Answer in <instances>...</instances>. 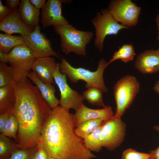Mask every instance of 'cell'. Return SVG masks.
<instances>
[{"instance_id":"cell-1","label":"cell","mask_w":159,"mask_h":159,"mask_svg":"<svg viewBox=\"0 0 159 159\" xmlns=\"http://www.w3.org/2000/svg\"><path fill=\"white\" fill-rule=\"evenodd\" d=\"M12 86L16 101L11 113L17 121V148L27 149L37 147L42 132L52 108L42 97L37 87L27 78Z\"/></svg>"},{"instance_id":"cell-2","label":"cell","mask_w":159,"mask_h":159,"mask_svg":"<svg viewBox=\"0 0 159 159\" xmlns=\"http://www.w3.org/2000/svg\"><path fill=\"white\" fill-rule=\"evenodd\" d=\"M74 114L60 105L52 109L43 127L38 146L50 157L58 159H92L96 157L76 133Z\"/></svg>"},{"instance_id":"cell-3","label":"cell","mask_w":159,"mask_h":159,"mask_svg":"<svg viewBox=\"0 0 159 159\" xmlns=\"http://www.w3.org/2000/svg\"><path fill=\"white\" fill-rule=\"evenodd\" d=\"M61 59V62L59 63L60 71L67 76L72 83L76 84L79 80H82L85 82V86L87 89L96 87L101 89L103 92H108L103 79L104 72L107 66L106 60L100 59L97 70L92 72L83 68L74 67L64 58Z\"/></svg>"},{"instance_id":"cell-4","label":"cell","mask_w":159,"mask_h":159,"mask_svg":"<svg viewBox=\"0 0 159 159\" xmlns=\"http://www.w3.org/2000/svg\"><path fill=\"white\" fill-rule=\"evenodd\" d=\"M55 32L60 36L61 48L66 54L71 52L86 56V46L91 41L93 33L80 31L69 23L54 26Z\"/></svg>"},{"instance_id":"cell-5","label":"cell","mask_w":159,"mask_h":159,"mask_svg":"<svg viewBox=\"0 0 159 159\" xmlns=\"http://www.w3.org/2000/svg\"><path fill=\"white\" fill-rule=\"evenodd\" d=\"M139 89L138 80L131 75H127L117 82L113 88L116 105L115 115L121 117L132 104Z\"/></svg>"},{"instance_id":"cell-6","label":"cell","mask_w":159,"mask_h":159,"mask_svg":"<svg viewBox=\"0 0 159 159\" xmlns=\"http://www.w3.org/2000/svg\"><path fill=\"white\" fill-rule=\"evenodd\" d=\"M9 63L13 69L15 80L20 82L28 78L33 65L37 58L25 44L17 46L8 53Z\"/></svg>"},{"instance_id":"cell-7","label":"cell","mask_w":159,"mask_h":159,"mask_svg":"<svg viewBox=\"0 0 159 159\" xmlns=\"http://www.w3.org/2000/svg\"><path fill=\"white\" fill-rule=\"evenodd\" d=\"M91 22L95 29V46L100 52L102 51L104 40L107 36L116 35L120 30L127 28L119 23L106 9L97 13Z\"/></svg>"},{"instance_id":"cell-8","label":"cell","mask_w":159,"mask_h":159,"mask_svg":"<svg viewBox=\"0 0 159 159\" xmlns=\"http://www.w3.org/2000/svg\"><path fill=\"white\" fill-rule=\"evenodd\" d=\"M126 125L121 117L115 115L109 120L104 121L101 131L100 139L102 147L113 151L124 140Z\"/></svg>"},{"instance_id":"cell-9","label":"cell","mask_w":159,"mask_h":159,"mask_svg":"<svg viewBox=\"0 0 159 159\" xmlns=\"http://www.w3.org/2000/svg\"><path fill=\"white\" fill-rule=\"evenodd\" d=\"M141 9L131 0H113L107 9L118 22L128 28L137 24Z\"/></svg>"},{"instance_id":"cell-10","label":"cell","mask_w":159,"mask_h":159,"mask_svg":"<svg viewBox=\"0 0 159 159\" xmlns=\"http://www.w3.org/2000/svg\"><path fill=\"white\" fill-rule=\"evenodd\" d=\"M54 82L60 92V106L68 111L71 109L75 110L84 100L82 95L73 90L68 85L67 75L60 71L59 63L54 72Z\"/></svg>"},{"instance_id":"cell-11","label":"cell","mask_w":159,"mask_h":159,"mask_svg":"<svg viewBox=\"0 0 159 159\" xmlns=\"http://www.w3.org/2000/svg\"><path fill=\"white\" fill-rule=\"evenodd\" d=\"M39 25L31 32L23 36L25 44L37 56V58L54 56L59 58L52 48L50 40L40 31Z\"/></svg>"},{"instance_id":"cell-12","label":"cell","mask_w":159,"mask_h":159,"mask_svg":"<svg viewBox=\"0 0 159 159\" xmlns=\"http://www.w3.org/2000/svg\"><path fill=\"white\" fill-rule=\"evenodd\" d=\"M70 0H48L42 9L41 22L42 27L66 24L69 23L62 13V3H69Z\"/></svg>"},{"instance_id":"cell-13","label":"cell","mask_w":159,"mask_h":159,"mask_svg":"<svg viewBox=\"0 0 159 159\" xmlns=\"http://www.w3.org/2000/svg\"><path fill=\"white\" fill-rule=\"evenodd\" d=\"M75 111L74 123L76 128L81 123L87 120L100 118L105 121L114 115L112 107L110 106H106L101 109H94L87 107L83 102L80 105Z\"/></svg>"},{"instance_id":"cell-14","label":"cell","mask_w":159,"mask_h":159,"mask_svg":"<svg viewBox=\"0 0 159 159\" xmlns=\"http://www.w3.org/2000/svg\"><path fill=\"white\" fill-rule=\"evenodd\" d=\"M34 28L28 26L23 22L17 9L11 11L0 21V30L8 34L19 33L23 37L32 32Z\"/></svg>"},{"instance_id":"cell-15","label":"cell","mask_w":159,"mask_h":159,"mask_svg":"<svg viewBox=\"0 0 159 159\" xmlns=\"http://www.w3.org/2000/svg\"><path fill=\"white\" fill-rule=\"evenodd\" d=\"M58 64L51 57L38 58L34 62L32 70L42 82L54 84V74Z\"/></svg>"},{"instance_id":"cell-16","label":"cell","mask_w":159,"mask_h":159,"mask_svg":"<svg viewBox=\"0 0 159 159\" xmlns=\"http://www.w3.org/2000/svg\"><path fill=\"white\" fill-rule=\"evenodd\" d=\"M135 66L143 74H152L159 71V48L144 51L139 54Z\"/></svg>"},{"instance_id":"cell-17","label":"cell","mask_w":159,"mask_h":159,"mask_svg":"<svg viewBox=\"0 0 159 159\" xmlns=\"http://www.w3.org/2000/svg\"><path fill=\"white\" fill-rule=\"evenodd\" d=\"M27 77L37 87L43 98L52 109L59 106V100L55 95L56 90L52 84L42 82L33 71L29 73Z\"/></svg>"},{"instance_id":"cell-18","label":"cell","mask_w":159,"mask_h":159,"mask_svg":"<svg viewBox=\"0 0 159 159\" xmlns=\"http://www.w3.org/2000/svg\"><path fill=\"white\" fill-rule=\"evenodd\" d=\"M18 10L21 19L26 26L34 28L39 25V10L36 8L29 0H21Z\"/></svg>"},{"instance_id":"cell-19","label":"cell","mask_w":159,"mask_h":159,"mask_svg":"<svg viewBox=\"0 0 159 159\" xmlns=\"http://www.w3.org/2000/svg\"><path fill=\"white\" fill-rule=\"evenodd\" d=\"M16 97L12 85L0 88V114L11 112L14 107Z\"/></svg>"},{"instance_id":"cell-20","label":"cell","mask_w":159,"mask_h":159,"mask_svg":"<svg viewBox=\"0 0 159 159\" xmlns=\"http://www.w3.org/2000/svg\"><path fill=\"white\" fill-rule=\"evenodd\" d=\"M24 44V38L22 36L0 34V50L8 54L16 47Z\"/></svg>"},{"instance_id":"cell-21","label":"cell","mask_w":159,"mask_h":159,"mask_svg":"<svg viewBox=\"0 0 159 159\" xmlns=\"http://www.w3.org/2000/svg\"><path fill=\"white\" fill-rule=\"evenodd\" d=\"M104 121L100 118L84 121L76 128V133L79 137L83 139L101 125Z\"/></svg>"},{"instance_id":"cell-22","label":"cell","mask_w":159,"mask_h":159,"mask_svg":"<svg viewBox=\"0 0 159 159\" xmlns=\"http://www.w3.org/2000/svg\"><path fill=\"white\" fill-rule=\"evenodd\" d=\"M136 55L134 49L131 44H125L115 51L112 58L107 63V66L112 62L120 59L125 62L132 61Z\"/></svg>"},{"instance_id":"cell-23","label":"cell","mask_w":159,"mask_h":159,"mask_svg":"<svg viewBox=\"0 0 159 159\" xmlns=\"http://www.w3.org/2000/svg\"><path fill=\"white\" fill-rule=\"evenodd\" d=\"M102 124L92 133L83 139L85 147L91 152L99 153L102 147L100 139Z\"/></svg>"},{"instance_id":"cell-24","label":"cell","mask_w":159,"mask_h":159,"mask_svg":"<svg viewBox=\"0 0 159 159\" xmlns=\"http://www.w3.org/2000/svg\"><path fill=\"white\" fill-rule=\"evenodd\" d=\"M102 90L96 87L89 88L83 91L82 95L84 100H86L92 105L106 107L103 102L102 98Z\"/></svg>"},{"instance_id":"cell-25","label":"cell","mask_w":159,"mask_h":159,"mask_svg":"<svg viewBox=\"0 0 159 159\" xmlns=\"http://www.w3.org/2000/svg\"><path fill=\"white\" fill-rule=\"evenodd\" d=\"M15 81L14 71L6 64L0 63V88L12 85Z\"/></svg>"},{"instance_id":"cell-26","label":"cell","mask_w":159,"mask_h":159,"mask_svg":"<svg viewBox=\"0 0 159 159\" xmlns=\"http://www.w3.org/2000/svg\"><path fill=\"white\" fill-rule=\"evenodd\" d=\"M17 148L16 144L12 143L8 137L0 134V159L8 157Z\"/></svg>"},{"instance_id":"cell-27","label":"cell","mask_w":159,"mask_h":159,"mask_svg":"<svg viewBox=\"0 0 159 159\" xmlns=\"http://www.w3.org/2000/svg\"><path fill=\"white\" fill-rule=\"evenodd\" d=\"M37 147L27 149L17 148L9 156L3 159H32Z\"/></svg>"},{"instance_id":"cell-28","label":"cell","mask_w":159,"mask_h":159,"mask_svg":"<svg viewBox=\"0 0 159 159\" xmlns=\"http://www.w3.org/2000/svg\"><path fill=\"white\" fill-rule=\"evenodd\" d=\"M120 159H152L150 153L138 152L132 149L124 151Z\"/></svg>"},{"instance_id":"cell-29","label":"cell","mask_w":159,"mask_h":159,"mask_svg":"<svg viewBox=\"0 0 159 159\" xmlns=\"http://www.w3.org/2000/svg\"><path fill=\"white\" fill-rule=\"evenodd\" d=\"M10 117L11 120L10 138H12L16 140L19 130L18 123L16 118L11 112Z\"/></svg>"},{"instance_id":"cell-30","label":"cell","mask_w":159,"mask_h":159,"mask_svg":"<svg viewBox=\"0 0 159 159\" xmlns=\"http://www.w3.org/2000/svg\"><path fill=\"white\" fill-rule=\"evenodd\" d=\"M49 157L47 151L43 147L38 146L32 159H49Z\"/></svg>"},{"instance_id":"cell-31","label":"cell","mask_w":159,"mask_h":159,"mask_svg":"<svg viewBox=\"0 0 159 159\" xmlns=\"http://www.w3.org/2000/svg\"><path fill=\"white\" fill-rule=\"evenodd\" d=\"M11 112H6L0 114V133H1L6 121L9 118Z\"/></svg>"},{"instance_id":"cell-32","label":"cell","mask_w":159,"mask_h":159,"mask_svg":"<svg viewBox=\"0 0 159 159\" xmlns=\"http://www.w3.org/2000/svg\"><path fill=\"white\" fill-rule=\"evenodd\" d=\"M11 11L7 6L3 5L0 0V21L4 19Z\"/></svg>"},{"instance_id":"cell-33","label":"cell","mask_w":159,"mask_h":159,"mask_svg":"<svg viewBox=\"0 0 159 159\" xmlns=\"http://www.w3.org/2000/svg\"><path fill=\"white\" fill-rule=\"evenodd\" d=\"M19 0H6V3L11 11L17 9V7L20 4Z\"/></svg>"},{"instance_id":"cell-34","label":"cell","mask_w":159,"mask_h":159,"mask_svg":"<svg viewBox=\"0 0 159 159\" xmlns=\"http://www.w3.org/2000/svg\"><path fill=\"white\" fill-rule=\"evenodd\" d=\"M30 1L31 4L36 8L39 10L42 8L46 2L45 0H30Z\"/></svg>"},{"instance_id":"cell-35","label":"cell","mask_w":159,"mask_h":159,"mask_svg":"<svg viewBox=\"0 0 159 159\" xmlns=\"http://www.w3.org/2000/svg\"><path fill=\"white\" fill-rule=\"evenodd\" d=\"M0 63L6 64L9 62L8 54L0 50Z\"/></svg>"},{"instance_id":"cell-36","label":"cell","mask_w":159,"mask_h":159,"mask_svg":"<svg viewBox=\"0 0 159 159\" xmlns=\"http://www.w3.org/2000/svg\"><path fill=\"white\" fill-rule=\"evenodd\" d=\"M150 153L152 159H159V145L156 149L150 151Z\"/></svg>"},{"instance_id":"cell-37","label":"cell","mask_w":159,"mask_h":159,"mask_svg":"<svg viewBox=\"0 0 159 159\" xmlns=\"http://www.w3.org/2000/svg\"><path fill=\"white\" fill-rule=\"evenodd\" d=\"M153 89L155 92L159 94V80L156 82L153 87Z\"/></svg>"},{"instance_id":"cell-38","label":"cell","mask_w":159,"mask_h":159,"mask_svg":"<svg viewBox=\"0 0 159 159\" xmlns=\"http://www.w3.org/2000/svg\"><path fill=\"white\" fill-rule=\"evenodd\" d=\"M155 21L157 27H159V13L157 15L156 19Z\"/></svg>"},{"instance_id":"cell-39","label":"cell","mask_w":159,"mask_h":159,"mask_svg":"<svg viewBox=\"0 0 159 159\" xmlns=\"http://www.w3.org/2000/svg\"><path fill=\"white\" fill-rule=\"evenodd\" d=\"M153 128L154 130L159 132V125H155Z\"/></svg>"},{"instance_id":"cell-40","label":"cell","mask_w":159,"mask_h":159,"mask_svg":"<svg viewBox=\"0 0 159 159\" xmlns=\"http://www.w3.org/2000/svg\"><path fill=\"white\" fill-rule=\"evenodd\" d=\"M157 29L158 31L157 39L158 41L159 42V27H158Z\"/></svg>"},{"instance_id":"cell-41","label":"cell","mask_w":159,"mask_h":159,"mask_svg":"<svg viewBox=\"0 0 159 159\" xmlns=\"http://www.w3.org/2000/svg\"><path fill=\"white\" fill-rule=\"evenodd\" d=\"M49 159H57V158H53L49 157Z\"/></svg>"},{"instance_id":"cell-42","label":"cell","mask_w":159,"mask_h":159,"mask_svg":"<svg viewBox=\"0 0 159 159\" xmlns=\"http://www.w3.org/2000/svg\"><path fill=\"white\" fill-rule=\"evenodd\" d=\"M32 157H33V156H32Z\"/></svg>"},{"instance_id":"cell-43","label":"cell","mask_w":159,"mask_h":159,"mask_svg":"<svg viewBox=\"0 0 159 159\" xmlns=\"http://www.w3.org/2000/svg\"></svg>"}]
</instances>
